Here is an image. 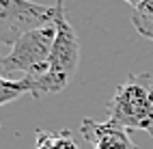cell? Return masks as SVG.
<instances>
[{
  "label": "cell",
  "instance_id": "cell-1",
  "mask_svg": "<svg viewBox=\"0 0 153 149\" xmlns=\"http://www.w3.org/2000/svg\"><path fill=\"white\" fill-rule=\"evenodd\" d=\"M54 26H56V39L52 45L45 74L39 78H19L26 84L28 93L37 99L52 93H60L63 89H67L80 65V41L71 22L67 19L63 0H56Z\"/></svg>",
  "mask_w": 153,
  "mask_h": 149
},
{
  "label": "cell",
  "instance_id": "cell-11",
  "mask_svg": "<svg viewBox=\"0 0 153 149\" xmlns=\"http://www.w3.org/2000/svg\"><path fill=\"white\" fill-rule=\"evenodd\" d=\"M0 74H2V56H0ZM4 76V74H2Z\"/></svg>",
  "mask_w": 153,
  "mask_h": 149
},
{
  "label": "cell",
  "instance_id": "cell-5",
  "mask_svg": "<svg viewBox=\"0 0 153 149\" xmlns=\"http://www.w3.org/2000/svg\"><path fill=\"white\" fill-rule=\"evenodd\" d=\"M80 134L93 149H138V145L129 138V130L112 119H84L80 123Z\"/></svg>",
  "mask_w": 153,
  "mask_h": 149
},
{
  "label": "cell",
  "instance_id": "cell-3",
  "mask_svg": "<svg viewBox=\"0 0 153 149\" xmlns=\"http://www.w3.org/2000/svg\"><path fill=\"white\" fill-rule=\"evenodd\" d=\"M56 39V26H41L26 35H22L11 45L9 54L2 56V74L11 78L13 74H22V78H39L45 74L48 61L52 54V45Z\"/></svg>",
  "mask_w": 153,
  "mask_h": 149
},
{
  "label": "cell",
  "instance_id": "cell-7",
  "mask_svg": "<svg viewBox=\"0 0 153 149\" xmlns=\"http://www.w3.org/2000/svg\"><path fill=\"white\" fill-rule=\"evenodd\" d=\"M26 93H28V89L22 80H11V78L0 74V106L11 104V102H15L17 97H22Z\"/></svg>",
  "mask_w": 153,
  "mask_h": 149
},
{
  "label": "cell",
  "instance_id": "cell-10",
  "mask_svg": "<svg viewBox=\"0 0 153 149\" xmlns=\"http://www.w3.org/2000/svg\"><path fill=\"white\" fill-rule=\"evenodd\" d=\"M123 2H127V4H131V7L136 9V7H138L140 2H145V0H123Z\"/></svg>",
  "mask_w": 153,
  "mask_h": 149
},
{
  "label": "cell",
  "instance_id": "cell-4",
  "mask_svg": "<svg viewBox=\"0 0 153 149\" xmlns=\"http://www.w3.org/2000/svg\"><path fill=\"white\" fill-rule=\"evenodd\" d=\"M56 4L45 7L33 0H0V45H13L22 35L54 24Z\"/></svg>",
  "mask_w": 153,
  "mask_h": 149
},
{
  "label": "cell",
  "instance_id": "cell-9",
  "mask_svg": "<svg viewBox=\"0 0 153 149\" xmlns=\"http://www.w3.org/2000/svg\"><path fill=\"white\" fill-rule=\"evenodd\" d=\"M50 143H52V132H48V130H37L35 147H33V149H50Z\"/></svg>",
  "mask_w": 153,
  "mask_h": 149
},
{
  "label": "cell",
  "instance_id": "cell-8",
  "mask_svg": "<svg viewBox=\"0 0 153 149\" xmlns=\"http://www.w3.org/2000/svg\"><path fill=\"white\" fill-rule=\"evenodd\" d=\"M50 149H80L74 134L69 130H60V132H52V143Z\"/></svg>",
  "mask_w": 153,
  "mask_h": 149
},
{
  "label": "cell",
  "instance_id": "cell-6",
  "mask_svg": "<svg viewBox=\"0 0 153 149\" xmlns=\"http://www.w3.org/2000/svg\"><path fill=\"white\" fill-rule=\"evenodd\" d=\"M131 24L138 35L153 41V0H145L131 11Z\"/></svg>",
  "mask_w": 153,
  "mask_h": 149
},
{
  "label": "cell",
  "instance_id": "cell-2",
  "mask_svg": "<svg viewBox=\"0 0 153 149\" xmlns=\"http://www.w3.org/2000/svg\"><path fill=\"white\" fill-rule=\"evenodd\" d=\"M108 119L153 136V76L127 74L108 104Z\"/></svg>",
  "mask_w": 153,
  "mask_h": 149
}]
</instances>
